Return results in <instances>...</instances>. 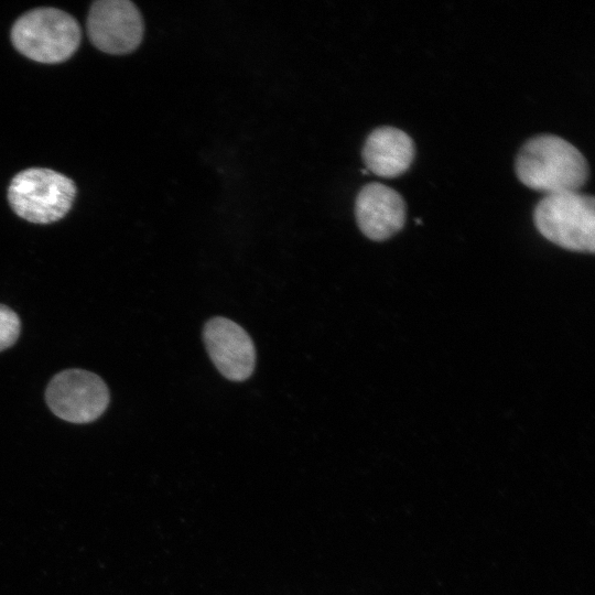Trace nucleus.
<instances>
[{
  "instance_id": "7",
  "label": "nucleus",
  "mask_w": 595,
  "mask_h": 595,
  "mask_svg": "<svg viewBox=\"0 0 595 595\" xmlns=\"http://www.w3.org/2000/svg\"><path fill=\"white\" fill-rule=\"evenodd\" d=\"M203 339L209 358L228 380L248 379L256 366V348L249 334L226 317H213L204 326Z\"/></svg>"
},
{
  "instance_id": "4",
  "label": "nucleus",
  "mask_w": 595,
  "mask_h": 595,
  "mask_svg": "<svg viewBox=\"0 0 595 595\" xmlns=\"http://www.w3.org/2000/svg\"><path fill=\"white\" fill-rule=\"evenodd\" d=\"M76 196L75 183L66 175L44 167L18 173L8 188L13 212L34 224H50L63 218Z\"/></svg>"
},
{
  "instance_id": "6",
  "label": "nucleus",
  "mask_w": 595,
  "mask_h": 595,
  "mask_svg": "<svg viewBox=\"0 0 595 595\" xmlns=\"http://www.w3.org/2000/svg\"><path fill=\"white\" fill-rule=\"evenodd\" d=\"M144 24L138 8L129 0H99L88 13L90 42L109 54L134 51L143 37Z\"/></svg>"
},
{
  "instance_id": "2",
  "label": "nucleus",
  "mask_w": 595,
  "mask_h": 595,
  "mask_svg": "<svg viewBox=\"0 0 595 595\" xmlns=\"http://www.w3.org/2000/svg\"><path fill=\"white\" fill-rule=\"evenodd\" d=\"M595 201L578 192L545 194L536 205L533 220L551 242L577 252L595 250Z\"/></svg>"
},
{
  "instance_id": "9",
  "label": "nucleus",
  "mask_w": 595,
  "mask_h": 595,
  "mask_svg": "<svg viewBox=\"0 0 595 595\" xmlns=\"http://www.w3.org/2000/svg\"><path fill=\"white\" fill-rule=\"evenodd\" d=\"M415 155L412 138L401 129L381 126L374 129L364 143L363 161L367 171L382 177H394L405 172Z\"/></svg>"
},
{
  "instance_id": "3",
  "label": "nucleus",
  "mask_w": 595,
  "mask_h": 595,
  "mask_svg": "<svg viewBox=\"0 0 595 595\" xmlns=\"http://www.w3.org/2000/svg\"><path fill=\"white\" fill-rule=\"evenodd\" d=\"M82 31L71 14L55 8H36L13 24L11 40L24 56L40 63L68 60L78 48Z\"/></svg>"
},
{
  "instance_id": "5",
  "label": "nucleus",
  "mask_w": 595,
  "mask_h": 595,
  "mask_svg": "<svg viewBox=\"0 0 595 595\" xmlns=\"http://www.w3.org/2000/svg\"><path fill=\"white\" fill-rule=\"evenodd\" d=\"M45 398L55 415L74 423L96 420L109 403L106 383L97 375L82 369H68L54 376Z\"/></svg>"
},
{
  "instance_id": "1",
  "label": "nucleus",
  "mask_w": 595,
  "mask_h": 595,
  "mask_svg": "<svg viewBox=\"0 0 595 595\" xmlns=\"http://www.w3.org/2000/svg\"><path fill=\"white\" fill-rule=\"evenodd\" d=\"M515 172L526 186L545 192H577L588 180L589 165L567 140L550 133L528 139L515 160Z\"/></svg>"
},
{
  "instance_id": "8",
  "label": "nucleus",
  "mask_w": 595,
  "mask_h": 595,
  "mask_svg": "<svg viewBox=\"0 0 595 595\" xmlns=\"http://www.w3.org/2000/svg\"><path fill=\"white\" fill-rule=\"evenodd\" d=\"M405 214L402 195L385 184L368 183L356 196L357 225L371 240L382 241L399 232L405 223Z\"/></svg>"
},
{
  "instance_id": "10",
  "label": "nucleus",
  "mask_w": 595,
  "mask_h": 595,
  "mask_svg": "<svg viewBox=\"0 0 595 595\" xmlns=\"http://www.w3.org/2000/svg\"><path fill=\"white\" fill-rule=\"evenodd\" d=\"M20 326L18 315L10 307L0 304V351L15 343Z\"/></svg>"
}]
</instances>
